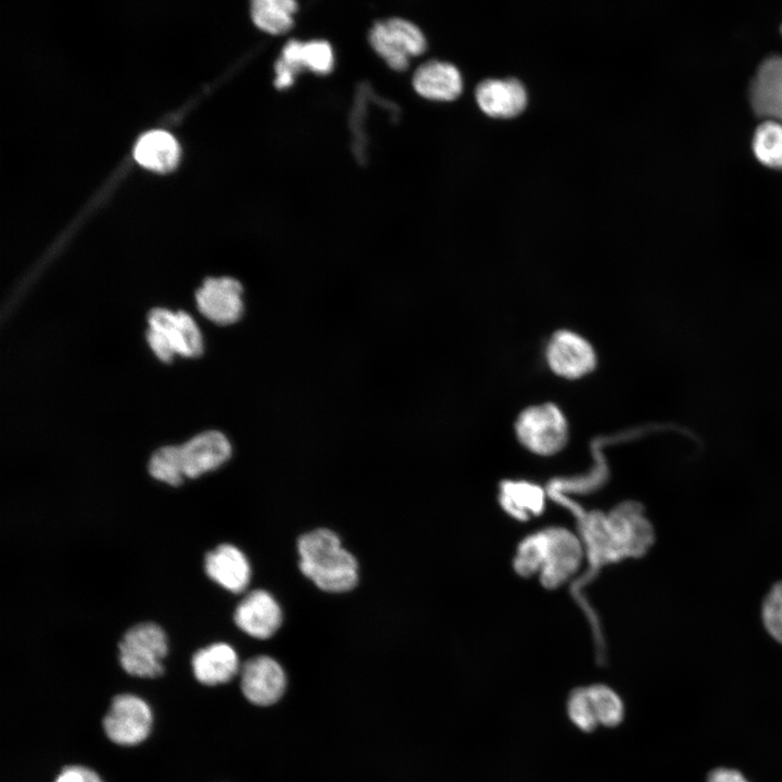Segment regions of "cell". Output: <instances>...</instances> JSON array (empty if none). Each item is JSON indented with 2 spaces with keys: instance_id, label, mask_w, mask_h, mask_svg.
<instances>
[{
  "instance_id": "obj_1",
  "label": "cell",
  "mask_w": 782,
  "mask_h": 782,
  "mask_svg": "<svg viewBox=\"0 0 782 782\" xmlns=\"http://www.w3.org/2000/svg\"><path fill=\"white\" fill-rule=\"evenodd\" d=\"M583 545L592 559L609 564L644 556L653 546L655 531L636 502L618 504L608 513H591L583 524Z\"/></svg>"
},
{
  "instance_id": "obj_2",
  "label": "cell",
  "mask_w": 782,
  "mask_h": 782,
  "mask_svg": "<svg viewBox=\"0 0 782 782\" xmlns=\"http://www.w3.org/2000/svg\"><path fill=\"white\" fill-rule=\"evenodd\" d=\"M299 569L319 590L343 593L358 582V563L340 537L327 528H318L297 541Z\"/></svg>"
},
{
  "instance_id": "obj_3",
  "label": "cell",
  "mask_w": 782,
  "mask_h": 782,
  "mask_svg": "<svg viewBox=\"0 0 782 782\" xmlns=\"http://www.w3.org/2000/svg\"><path fill=\"white\" fill-rule=\"evenodd\" d=\"M537 533L540 568L538 578L545 589H558L579 571L585 554L583 542L563 527H548Z\"/></svg>"
},
{
  "instance_id": "obj_4",
  "label": "cell",
  "mask_w": 782,
  "mask_h": 782,
  "mask_svg": "<svg viewBox=\"0 0 782 782\" xmlns=\"http://www.w3.org/2000/svg\"><path fill=\"white\" fill-rule=\"evenodd\" d=\"M518 442L529 452L542 457L559 453L568 441V422L562 409L545 402L526 407L515 421Z\"/></svg>"
},
{
  "instance_id": "obj_5",
  "label": "cell",
  "mask_w": 782,
  "mask_h": 782,
  "mask_svg": "<svg viewBox=\"0 0 782 782\" xmlns=\"http://www.w3.org/2000/svg\"><path fill=\"white\" fill-rule=\"evenodd\" d=\"M168 652L165 631L154 622L129 628L118 643V660L130 676L156 678L164 672L163 659Z\"/></svg>"
},
{
  "instance_id": "obj_6",
  "label": "cell",
  "mask_w": 782,
  "mask_h": 782,
  "mask_svg": "<svg viewBox=\"0 0 782 782\" xmlns=\"http://www.w3.org/2000/svg\"><path fill=\"white\" fill-rule=\"evenodd\" d=\"M368 40L376 53L394 71H405L412 56L427 48L422 31L412 22L392 17L374 24Z\"/></svg>"
},
{
  "instance_id": "obj_7",
  "label": "cell",
  "mask_w": 782,
  "mask_h": 782,
  "mask_svg": "<svg viewBox=\"0 0 782 782\" xmlns=\"http://www.w3.org/2000/svg\"><path fill=\"white\" fill-rule=\"evenodd\" d=\"M544 357L550 370L566 380L581 379L597 365V355L591 342L569 329L557 330L551 336Z\"/></svg>"
},
{
  "instance_id": "obj_8",
  "label": "cell",
  "mask_w": 782,
  "mask_h": 782,
  "mask_svg": "<svg viewBox=\"0 0 782 782\" xmlns=\"http://www.w3.org/2000/svg\"><path fill=\"white\" fill-rule=\"evenodd\" d=\"M153 715L141 697L124 693L116 695L103 719L106 736L117 745L134 746L150 734Z\"/></svg>"
},
{
  "instance_id": "obj_9",
  "label": "cell",
  "mask_w": 782,
  "mask_h": 782,
  "mask_svg": "<svg viewBox=\"0 0 782 782\" xmlns=\"http://www.w3.org/2000/svg\"><path fill=\"white\" fill-rule=\"evenodd\" d=\"M200 313L219 326L238 323L244 315V287L231 276L207 277L195 292Z\"/></svg>"
},
{
  "instance_id": "obj_10",
  "label": "cell",
  "mask_w": 782,
  "mask_h": 782,
  "mask_svg": "<svg viewBox=\"0 0 782 782\" xmlns=\"http://www.w3.org/2000/svg\"><path fill=\"white\" fill-rule=\"evenodd\" d=\"M282 609L266 590L249 592L236 606L234 621L245 634L265 640L273 636L282 623Z\"/></svg>"
},
{
  "instance_id": "obj_11",
  "label": "cell",
  "mask_w": 782,
  "mask_h": 782,
  "mask_svg": "<svg viewBox=\"0 0 782 782\" xmlns=\"http://www.w3.org/2000/svg\"><path fill=\"white\" fill-rule=\"evenodd\" d=\"M287 680L280 664L266 655L248 659L241 667L240 686L248 701L268 706L283 694Z\"/></svg>"
},
{
  "instance_id": "obj_12",
  "label": "cell",
  "mask_w": 782,
  "mask_h": 782,
  "mask_svg": "<svg viewBox=\"0 0 782 782\" xmlns=\"http://www.w3.org/2000/svg\"><path fill=\"white\" fill-rule=\"evenodd\" d=\"M180 446L186 478H198L224 465L232 455L229 439L222 431L201 432Z\"/></svg>"
},
{
  "instance_id": "obj_13",
  "label": "cell",
  "mask_w": 782,
  "mask_h": 782,
  "mask_svg": "<svg viewBox=\"0 0 782 782\" xmlns=\"http://www.w3.org/2000/svg\"><path fill=\"white\" fill-rule=\"evenodd\" d=\"M149 328L160 333L174 354L197 357L202 354L201 332L186 312H172L166 308H153L148 314Z\"/></svg>"
},
{
  "instance_id": "obj_14",
  "label": "cell",
  "mask_w": 782,
  "mask_h": 782,
  "mask_svg": "<svg viewBox=\"0 0 782 782\" xmlns=\"http://www.w3.org/2000/svg\"><path fill=\"white\" fill-rule=\"evenodd\" d=\"M204 571L211 580L231 593L243 592L252 576L245 554L229 543L219 544L206 553Z\"/></svg>"
},
{
  "instance_id": "obj_15",
  "label": "cell",
  "mask_w": 782,
  "mask_h": 782,
  "mask_svg": "<svg viewBox=\"0 0 782 782\" xmlns=\"http://www.w3.org/2000/svg\"><path fill=\"white\" fill-rule=\"evenodd\" d=\"M476 100L480 109L492 117H513L527 105V92L516 78H490L476 87Z\"/></svg>"
},
{
  "instance_id": "obj_16",
  "label": "cell",
  "mask_w": 782,
  "mask_h": 782,
  "mask_svg": "<svg viewBox=\"0 0 782 782\" xmlns=\"http://www.w3.org/2000/svg\"><path fill=\"white\" fill-rule=\"evenodd\" d=\"M751 103L758 116L782 124V58L766 59L751 85Z\"/></svg>"
},
{
  "instance_id": "obj_17",
  "label": "cell",
  "mask_w": 782,
  "mask_h": 782,
  "mask_svg": "<svg viewBox=\"0 0 782 782\" xmlns=\"http://www.w3.org/2000/svg\"><path fill=\"white\" fill-rule=\"evenodd\" d=\"M412 84L419 96L437 101L454 100L463 89L457 67L439 60H430L417 67Z\"/></svg>"
},
{
  "instance_id": "obj_18",
  "label": "cell",
  "mask_w": 782,
  "mask_h": 782,
  "mask_svg": "<svg viewBox=\"0 0 782 782\" xmlns=\"http://www.w3.org/2000/svg\"><path fill=\"white\" fill-rule=\"evenodd\" d=\"M191 666L195 679L210 686L230 681L240 670L237 652L223 642L198 649L192 656Z\"/></svg>"
},
{
  "instance_id": "obj_19",
  "label": "cell",
  "mask_w": 782,
  "mask_h": 782,
  "mask_svg": "<svg viewBox=\"0 0 782 782\" xmlns=\"http://www.w3.org/2000/svg\"><path fill=\"white\" fill-rule=\"evenodd\" d=\"M499 503L514 519L528 521L545 509L543 489L527 480H505L500 485Z\"/></svg>"
},
{
  "instance_id": "obj_20",
  "label": "cell",
  "mask_w": 782,
  "mask_h": 782,
  "mask_svg": "<svg viewBox=\"0 0 782 782\" xmlns=\"http://www.w3.org/2000/svg\"><path fill=\"white\" fill-rule=\"evenodd\" d=\"M180 155L176 139L164 130L142 135L134 149L136 161L146 168L165 173L172 171Z\"/></svg>"
},
{
  "instance_id": "obj_21",
  "label": "cell",
  "mask_w": 782,
  "mask_h": 782,
  "mask_svg": "<svg viewBox=\"0 0 782 782\" xmlns=\"http://www.w3.org/2000/svg\"><path fill=\"white\" fill-rule=\"evenodd\" d=\"M298 4L293 0H255L251 4L254 24L272 35H281L293 27Z\"/></svg>"
},
{
  "instance_id": "obj_22",
  "label": "cell",
  "mask_w": 782,
  "mask_h": 782,
  "mask_svg": "<svg viewBox=\"0 0 782 782\" xmlns=\"http://www.w3.org/2000/svg\"><path fill=\"white\" fill-rule=\"evenodd\" d=\"M586 690L598 726L618 727L626 714L625 703L618 692L604 683L586 685Z\"/></svg>"
},
{
  "instance_id": "obj_23",
  "label": "cell",
  "mask_w": 782,
  "mask_h": 782,
  "mask_svg": "<svg viewBox=\"0 0 782 782\" xmlns=\"http://www.w3.org/2000/svg\"><path fill=\"white\" fill-rule=\"evenodd\" d=\"M753 150L760 163L782 169V124L766 121L755 131Z\"/></svg>"
},
{
  "instance_id": "obj_24",
  "label": "cell",
  "mask_w": 782,
  "mask_h": 782,
  "mask_svg": "<svg viewBox=\"0 0 782 782\" xmlns=\"http://www.w3.org/2000/svg\"><path fill=\"white\" fill-rule=\"evenodd\" d=\"M149 474L156 480L172 487L184 482L185 474L179 445H164L157 449L150 457Z\"/></svg>"
},
{
  "instance_id": "obj_25",
  "label": "cell",
  "mask_w": 782,
  "mask_h": 782,
  "mask_svg": "<svg viewBox=\"0 0 782 782\" xmlns=\"http://www.w3.org/2000/svg\"><path fill=\"white\" fill-rule=\"evenodd\" d=\"M566 714L575 728L591 733L598 727L586 685L573 688L566 699Z\"/></svg>"
},
{
  "instance_id": "obj_26",
  "label": "cell",
  "mask_w": 782,
  "mask_h": 782,
  "mask_svg": "<svg viewBox=\"0 0 782 782\" xmlns=\"http://www.w3.org/2000/svg\"><path fill=\"white\" fill-rule=\"evenodd\" d=\"M761 620L768 634L782 644V581L774 583L766 594Z\"/></svg>"
},
{
  "instance_id": "obj_27",
  "label": "cell",
  "mask_w": 782,
  "mask_h": 782,
  "mask_svg": "<svg viewBox=\"0 0 782 782\" xmlns=\"http://www.w3.org/2000/svg\"><path fill=\"white\" fill-rule=\"evenodd\" d=\"M302 61L304 70L326 75L331 72L335 63L330 43L325 40L303 42Z\"/></svg>"
},
{
  "instance_id": "obj_28",
  "label": "cell",
  "mask_w": 782,
  "mask_h": 782,
  "mask_svg": "<svg viewBox=\"0 0 782 782\" xmlns=\"http://www.w3.org/2000/svg\"><path fill=\"white\" fill-rule=\"evenodd\" d=\"M54 782H104L92 769L73 765L62 769Z\"/></svg>"
},
{
  "instance_id": "obj_29",
  "label": "cell",
  "mask_w": 782,
  "mask_h": 782,
  "mask_svg": "<svg viewBox=\"0 0 782 782\" xmlns=\"http://www.w3.org/2000/svg\"><path fill=\"white\" fill-rule=\"evenodd\" d=\"M276 77L274 85L278 89H285L290 87L294 83L295 73L289 68L279 59L275 63Z\"/></svg>"
},
{
  "instance_id": "obj_30",
  "label": "cell",
  "mask_w": 782,
  "mask_h": 782,
  "mask_svg": "<svg viewBox=\"0 0 782 782\" xmlns=\"http://www.w3.org/2000/svg\"><path fill=\"white\" fill-rule=\"evenodd\" d=\"M707 782H748L745 777L737 770L730 768H717L712 770Z\"/></svg>"
},
{
  "instance_id": "obj_31",
  "label": "cell",
  "mask_w": 782,
  "mask_h": 782,
  "mask_svg": "<svg viewBox=\"0 0 782 782\" xmlns=\"http://www.w3.org/2000/svg\"><path fill=\"white\" fill-rule=\"evenodd\" d=\"M781 31H782V27H781Z\"/></svg>"
}]
</instances>
